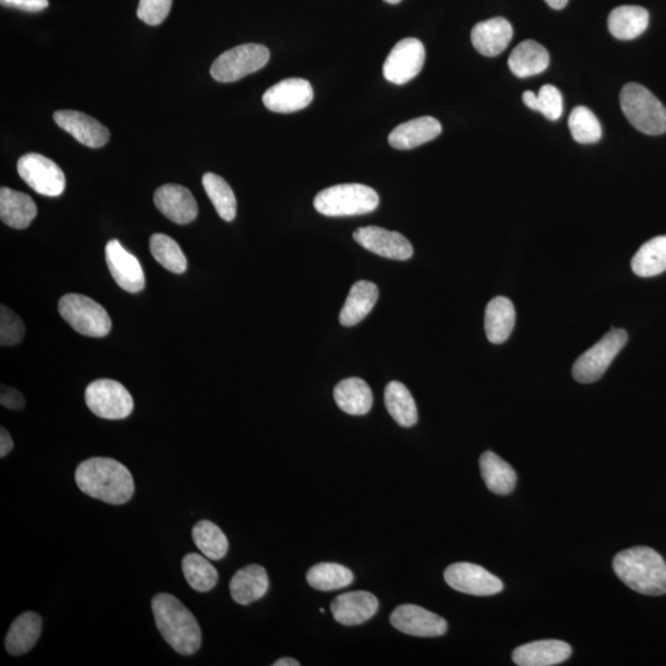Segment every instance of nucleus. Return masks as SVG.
Masks as SVG:
<instances>
[{"instance_id": "nucleus-1", "label": "nucleus", "mask_w": 666, "mask_h": 666, "mask_svg": "<svg viewBox=\"0 0 666 666\" xmlns=\"http://www.w3.org/2000/svg\"><path fill=\"white\" fill-rule=\"evenodd\" d=\"M78 488L91 498L111 505H123L135 493L130 470L115 459L95 457L78 465Z\"/></svg>"}, {"instance_id": "nucleus-2", "label": "nucleus", "mask_w": 666, "mask_h": 666, "mask_svg": "<svg viewBox=\"0 0 666 666\" xmlns=\"http://www.w3.org/2000/svg\"><path fill=\"white\" fill-rule=\"evenodd\" d=\"M151 606L158 631L169 646L182 655L197 653L203 636L193 613L177 597L165 592L153 597Z\"/></svg>"}, {"instance_id": "nucleus-3", "label": "nucleus", "mask_w": 666, "mask_h": 666, "mask_svg": "<svg viewBox=\"0 0 666 666\" xmlns=\"http://www.w3.org/2000/svg\"><path fill=\"white\" fill-rule=\"evenodd\" d=\"M613 570L628 588L639 594H666V562L662 555L649 547H634L618 553Z\"/></svg>"}, {"instance_id": "nucleus-4", "label": "nucleus", "mask_w": 666, "mask_h": 666, "mask_svg": "<svg viewBox=\"0 0 666 666\" xmlns=\"http://www.w3.org/2000/svg\"><path fill=\"white\" fill-rule=\"evenodd\" d=\"M317 213L331 218L373 213L379 206V195L364 184H338L316 195Z\"/></svg>"}, {"instance_id": "nucleus-5", "label": "nucleus", "mask_w": 666, "mask_h": 666, "mask_svg": "<svg viewBox=\"0 0 666 666\" xmlns=\"http://www.w3.org/2000/svg\"><path fill=\"white\" fill-rule=\"evenodd\" d=\"M621 108L629 123L646 135L666 132V108L663 103L638 83H628L621 92Z\"/></svg>"}, {"instance_id": "nucleus-6", "label": "nucleus", "mask_w": 666, "mask_h": 666, "mask_svg": "<svg viewBox=\"0 0 666 666\" xmlns=\"http://www.w3.org/2000/svg\"><path fill=\"white\" fill-rule=\"evenodd\" d=\"M58 311L63 320L83 336L104 337L111 330V319L107 310L86 295H63L58 303Z\"/></svg>"}, {"instance_id": "nucleus-7", "label": "nucleus", "mask_w": 666, "mask_h": 666, "mask_svg": "<svg viewBox=\"0 0 666 666\" xmlns=\"http://www.w3.org/2000/svg\"><path fill=\"white\" fill-rule=\"evenodd\" d=\"M271 52L266 46L245 44L221 54L210 68L211 77L220 83L240 81L248 74L262 70L267 65Z\"/></svg>"}, {"instance_id": "nucleus-8", "label": "nucleus", "mask_w": 666, "mask_h": 666, "mask_svg": "<svg viewBox=\"0 0 666 666\" xmlns=\"http://www.w3.org/2000/svg\"><path fill=\"white\" fill-rule=\"evenodd\" d=\"M628 335L625 330L612 329L594 347L576 359L573 375L579 383L589 384L604 377L613 359L626 346Z\"/></svg>"}, {"instance_id": "nucleus-9", "label": "nucleus", "mask_w": 666, "mask_h": 666, "mask_svg": "<svg viewBox=\"0 0 666 666\" xmlns=\"http://www.w3.org/2000/svg\"><path fill=\"white\" fill-rule=\"evenodd\" d=\"M86 403L95 416L105 420H123L134 411V399L129 390L111 379H98L89 384Z\"/></svg>"}, {"instance_id": "nucleus-10", "label": "nucleus", "mask_w": 666, "mask_h": 666, "mask_svg": "<svg viewBox=\"0 0 666 666\" xmlns=\"http://www.w3.org/2000/svg\"><path fill=\"white\" fill-rule=\"evenodd\" d=\"M21 179L37 194L45 197H60L66 189V177L57 163L40 153H26L18 161Z\"/></svg>"}, {"instance_id": "nucleus-11", "label": "nucleus", "mask_w": 666, "mask_h": 666, "mask_svg": "<svg viewBox=\"0 0 666 666\" xmlns=\"http://www.w3.org/2000/svg\"><path fill=\"white\" fill-rule=\"evenodd\" d=\"M425 46L414 37L401 40L385 60L383 73L388 82L403 86L412 81L424 68Z\"/></svg>"}, {"instance_id": "nucleus-12", "label": "nucleus", "mask_w": 666, "mask_h": 666, "mask_svg": "<svg viewBox=\"0 0 666 666\" xmlns=\"http://www.w3.org/2000/svg\"><path fill=\"white\" fill-rule=\"evenodd\" d=\"M452 589L474 596H491L504 590V584L493 573L473 563H454L444 572Z\"/></svg>"}, {"instance_id": "nucleus-13", "label": "nucleus", "mask_w": 666, "mask_h": 666, "mask_svg": "<svg viewBox=\"0 0 666 666\" xmlns=\"http://www.w3.org/2000/svg\"><path fill=\"white\" fill-rule=\"evenodd\" d=\"M353 239L374 255L395 261H407L414 255V247L405 236L383 227H361L354 231Z\"/></svg>"}, {"instance_id": "nucleus-14", "label": "nucleus", "mask_w": 666, "mask_h": 666, "mask_svg": "<svg viewBox=\"0 0 666 666\" xmlns=\"http://www.w3.org/2000/svg\"><path fill=\"white\" fill-rule=\"evenodd\" d=\"M262 99L274 113L290 114L309 107L314 100V89L306 79L289 78L274 84Z\"/></svg>"}, {"instance_id": "nucleus-15", "label": "nucleus", "mask_w": 666, "mask_h": 666, "mask_svg": "<svg viewBox=\"0 0 666 666\" xmlns=\"http://www.w3.org/2000/svg\"><path fill=\"white\" fill-rule=\"evenodd\" d=\"M105 259L111 277L125 292L136 294L145 288V273L139 259L126 251L118 240H111L105 247Z\"/></svg>"}, {"instance_id": "nucleus-16", "label": "nucleus", "mask_w": 666, "mask_h": 666, "mask_svg": "<svg viewBox=\"0 0 666 666\" xmlns=\"http://www.w3.org/2000/svg\"><path fill=\"white\" fill-rule=\"evenodd\" d=\"M391 625L410 636L433 638L446 634L447 621L424 607L401 605L390 616Z\"/></svg>"}, {"instance_id": "nucleus-17", "label": "nucleus", "mask_w": 666, "mask_h": 666, "mask_svg": "<svg viewBox=\"0 0 666 666\" xmlns=\"http://www.w3.org/2000/svg\"><path fill=\"white\" fill-rule=\"evenodd\" d=\"M155 204L167 219L178 225H187L197 219V200L188 188L178 184H166L155 193Z\"/></svg>"}, {"instance_id": "nucleus-18", "label": "nucleus", "mask_w": 666, "mask_h": 666, "mask_svg": "<svg viewBox=\"0 0 666 666\" xmlns=\"http://www.w3.org/2000/svg\"><path fill=\"white\" fill-rule=\"evenodd\" d=\"M55 123L68 132L79 144L99 148L108 144L110 132L98 120L76 110H60L54 114Z\"/></svg>"}, {"instance_id": "nucleus-19", "label": "nucleus", "mask_w": 666, "mask_h": 666, "mask_svg": "<svg viewBox=\"0 0 666 666\" xmlns=\"http://www.w3.org/2000/svg\"><path fill=\"white\" fill-rule=\"evenodd\" d=\"M332 616L343 626H358L372 618L379 609L377 596L368 591H351L337 596L330 606Z\"/></svg>"}, {"instance_id": "nucleus-20", "label": "nucleus", "mask_w": 666, "mask_h": 666, "mask_svg": "<svg viewBox=\"0 0 666 666\" xmlns=\"http://www.w3.org/2000/svg\"><path fill=\"white\" fill-rule=\"evenodd\" d=\"M572 653L573 649L567 642L546 639L516 648L512 659L520 666H553L564 663Z\"/></svg>"}, {"instance_id": "nucleus-21", "label": "nucleus", "mask_w": 666, "mask_h": 666, "mask_svg": "<svg viewBox=\"0 0 666 666\" xmlns=\"http://www.w3.org/2000/svg\"><path fill=\"white\" fill-rule=\"evenodd\" d=\"M514 37V29L509 20L493 18L481 21L472 30L475 50L486 57H495L506 50Z\"/></svg>"}, {"instance_id": "nucleus-22", "label": "nucleus", "mask_w": 666, "mask_h": 666, "mask_svg": "<svg viewBox=\"0 0 666 666\" xmlns=\"http://www.w3.org/2000/svg\"><path fill=\"white\" fill-rule=\"evenodd\" d=\"M441 132L440 121L432 116H422V118L406 121V123L396 126L390 132L389 144L396 150H412V148L435 140L441 135Z\"/></svg>"}, {"instance_id": "nucleus-23", "label": "nucleus", "mask_w": 666, "mask_h": 666, "mask_svg": "<svg viewBox=\"0 0 666 666\" xmlns=\"http://www.w3.org/2000/svg\"><path fill=\"white\" fill-rule=\"evenodd\" d=\"M268 589L269 578L266 569L257 564L240 569L230 583L232 600L243 606L261 600Z\"/></svg>"}, {"instance_id": "nucleus-24", "label": "nucleus", "mask_w": 666, "mask_h": 666, "mask_svg": "<svg viewBox=\"0 0 666 666\" xmlns=\"http://www.w3.org/2000/svg\"><path fill=\"white\" fill-rule=\"evenodd\" d=\"M37 215V206L28 194L3 187L0 189V219L13 229L29 227Z\"/></svg>"}, {"instance_id": "nucleus-25", "label": "nucleus", "mask_w": 666, "mask_h": 666, "mask_svg": "<svg viewBox=\"0 0 666 666\" xmlns=\"http://www.w3.org/2000/svg\"><path fill=\"white\" fill-rule=\"evenodd\" d=\"M378 298L379 289L374 283L368 282V280H359L354 283L341 310V324L346 327L359 324L374 309Z\"/></svg>"}, {"instance_id": "nucleus-26", "label": "nucleus", "mask_w": 666, "mask_h": 666, "mask_svg": "<svg viewBox=\"0 0 666 666\" xmlns=\"http://www.w3.org/2000/svg\"><path fill=\"white\" fill-rule=\"evenodd\" d=\"M516 321L515 306L505 296L490 301L485 311V332L491 343L501 345L509 340Z\"/></svg>"}, {"instance_id": "nucleus-27", "label": "nucleus", "mask_w": 666, "mask_h": 666, "mask_svg": "<svg viewBox=\"0 0 666 666\" xmlns=\"http://www.w3.org/2000/svg\"><path fill=\"white\" fill-rule=\"evenodd\" d=\"M333 398L348 415H367L373 407V393L369 385L359 378H348L336 385Z\"/></svg>"}, {"instance_id": "nucleus-28", "label": "nucleus", "mask_w": 666, "mask_h": 666, "mask_svg": "<svg viewBox=\"0 0 666 666\" xmlns=\"http://www.w3.org/2000/svg\"><path fill=\"white\" fill-rule=\"evenodd\" d=\"M42 632V620L35 612H24L10 626L5 648L10 655L19 657L35 647Z\"/></svg>"}, {"instance_id": "nucleus-29", "label": "nucleus", "mask_w": 666, "mask_h": 666, "mask_svg": "<svg viewBox=\"0 0 666 666\" xmlns=\"http://www.w3.org/2000/svg\"><path fill=\"white\" fill-rule=\"evenodd\" d=\"M481 478L496 495H509L514 491L517 474L511 465L494 452H485L480 457Z\"/></svg>"}, {"instance_id": "nucleus-30", "label": "nucleus", "mask_w": 666, "mask_h": 666, "mask_svg": "<svg viewBox=\"0 0 666 666\" xmlns=\"http://www.w3.org/2000/svg\"><path fill=\"white\" fill-rule=\"evenodd\" d=\"M549 54L541 44L527 40L518 44L509 57V67L518 78L536 76L547 70Z\"/></svg>"}, {"instance_id": "nucleus-31", "label": "nucleus", "mask_w": 666, "mask_h": 666, "mask_svg": "<svg viewBox=\"0 0 666 666\" xmlns=\"http://www.w3.org/2000/svg\"><path fill=\"white\" fill-rule=\"evenodd\" d=\"M648 25V10L637 5H622L613 9L609 17L610 33L618 40L637 39L647 30Z\"/></svg>"}, {"instance_id": "nucleus-32", "label": "nucleus", "mask_w": 666, "mask_h": 666, "mask_svg": "<svg viewBox=\"0 0 666 666\" xmlns=\"http://www.w3.org/2000/svg\"><path fill=\"white\" fill-rule=\"evenodd\" d=\"M385 407L396 424L412 427L419 420V412L414 398L403 383L391 382L385 388Z\"/></svg>"}, {"instance_id": "nucleus-33", "label": "nucleus", "mask_w": 666, "mask_h": 666, "mask_svg": "<svg viewBox=\"0 0 666 666\" xmlns=\"http://www.w3.org/2000/svg\"><path fill=\"white\" fill-rule=\"evenodd\" d=\"M633 272L650 278L666 271V235L654 237L639 248L632 259Z\"/></svg>"}, {"instance_id": "nucleus-34", "label": "nucleus", "mask_w": 666, "mask_h": 666, "mask_svg": "<svg viewBox=\"0 0 666 666\" xmlns=\"http://www.w3.org/2000/svg\"><path fill=\"white\" fill-rule=\"evenodd\" d=\"M306 580L311 588L327 592L347 588L353 583L354 575L341 564L320 563L309 570Z\"/></svg>"}, {"instance_id": "nucleus-35", "label": "nucleus", "mask_w": 666, "mask_h": 666, "mask_svg": "<svg viewBox=\"0 0 666 666\" xmlns=\"http://www.w3.org/2000/svg\"><path fill=\"white\" fill-rule=\"evenodd\" d=\"M203 187L220 218L227 222L234 221L237 213V200L229 183L218 174L205 173Z\"/></svg>"}, {"instance_id": "nucleus-36", "label": "nucleus", "mask_w": 666, "mask_h": 666, "mask_svg": "<svg viewBox=\"0 0 666 666\" xmlns=\"http://www.w3.org/2000/svg\"><path fill=\"white\" fill-rule=\"evenodd\" d=\"M182 570L190 588L198 592H208L215 588L219 574L208 558L197 553L185 555Z\"/></svg>"}, {"instance_id": "nucleus-37", "label": "nucleus", "mask_w": 666, "mask_h": 666, "mask_svg": "<svg viewBox=\"0 0 666 666\" xmlns=\"http://www.w3.org/2000/svg\"><path fill=\"white\" fill-rule=\"evenodd\" d=\"M192 537L195 546L210 560H221L229 551V539L213 522H198L193 528Z\"/></svg>"}, {"instance_id": "nucleus-38", "label": "nucleus", "mask_w": 666, "mask_h": 666, "mask_svg": "<svg viewBox=\"0 0 666 666\" xmlns=\"http://www.w3.org/2000/svg\"><path fill=\"white\" fill-rule=\"evenodd\" d=\"M150 250L153 258L167 271L183 274L187 271V258L178 243L167 235L155 234L151 236Z\"/></svg>"}, {"instance_id": "nucleus-39", "label": "nucleus", "mask_w": 666, "mask_h": 666, "mask_svg": "<svg viewBox=\"0 0 666 666\" xmlns=\"http://www.w3.org/2000/svg\"><path fill=\"white\" fill-rule=\"evenodd\" d=\"M569 129L579 144H595L602 137L599 119L589 108L576 107L569 116Z\"/></svg>"}, {"instance_id": "nucleus-40", "label": "nucleus", "mask_w": 666, "mask_h": 666, "mask_svg": "<svg viewBox=\"0 0 666 666\" xmlns=\"http://www.w3.org/2000/svg\"><path fill=\"white\" fill-rule=\"evenodd\" d=\"M24 337L23 320L7 306H0V345L3 347L19 345Z\"/></svg>"}, {"instance_id": "nucleus-41", "label": "nucleus", "mask_w": 666, "mask_h": 666, "mask_svg": "<svg viewBox=\"0 0 666 666\" xmlns=\"http://www.w3.org/2000/svg\"><path fill=\"white\" fill-rule=\"evenodd\" d=\"M538 110L548 120L557 121L563 114V97L557 87L546 84L539 89Z\"/></svg>"}, {"instance_id": "nucleus-42", "label": "nucleus", "mask_w": 666, "mask_h": 666, "mask_svg": "<svg viewBox=\"0 0 666 666\" xmlns=\"http://www.w3.org/2000/svg\"><path fill=\"white\" fill-rule=\"evenodd\" d=\"M173 0H140L137 17L147 25H160L168 17Z\"/></svg>"}, {"instance_id": "nucleus-43", "label": "nucleus", "mask_w": 666, "mask_h": 666, "mask_svg": "<svg viewBox=\"0 0 666 666\" xmlns=\"http://www.w3.org/2000/svg\"><path fill=\"white\" fill-rule=\"evenodd\" d=\"M3 7L23 10L28 13H39L49 7V0H0Z\"/></svg>"}, {"instance_id": "nucleus-44", "label": "nucleus", "mask_w": 666, "mask_h": 666, "mask_svg": "<svg viewBox=\"0 0 666 666\" xmlns=\"http://www.w3.org/2000/svg\"><path fill=\"white\" fill-rule=\"evenodd\" d=\"M0 403H2L4 407H7V409L21 410L25 406V399L17 389L4 387V385H2Z\"/></svg>"}, {"instance_id": "nucleus-45", "label": "nucleus", "mask_w": 666, "mask_h": 666, "mask_svg": "<svg viewBox=\"0 0 666 666\" xmlns=\"http://www.w3.org/2000/svg\"><path fill=\"white\" fill-rule=\"evenodd\" d=\"M14 442L4 427L0 428V457H7L13 451Z\"/></svg>"}, {"instance_id": "nucleus-46", "label": "nucleus", "mask_w": 666, "mask_h": 666, "mask_svg": "<svg viewBox=\"0 0 666 666\" xmlns=\"http://www.w3.org/2000/svg\"><path fill=\"white\" fill-rule=\"evenodd\" d=\"M523 103L532 110H538V95L531 91H527L522 95Z\"/></svg>"}, {"instance_id": "nucleus-47", "label": "nucleus", "mask_w": 666, "mask_h": 666, "mask_svg": "<svg viewBox=\"0 0 666 666\" xmlns=\"http://www.w3.org/2000/svg\"><path fill=\"white\" fill-rule=\"evenodd\" d=\"M568 2L569 0H546V3L549 5V7L555 10L565 8V5H567Z\"/></svg>"}, {"instance_id": "nucleus-48", "label": "nucleus", "mask_w": 666, "mask_h": 666, "mask_svg": "<svg viewBox=\"0 0 666 666\" xmlns=\"http://www.w3.org/2000/svg\"><path fill=\"white\" fill-rule=\"evenodd\" d=\"M274 666H300L298 660L293 658H283L279 659L278 662L273 664Z\"/></svg>"}, {"instance_id": "nucleus-49", "label": "nucleus", "mask_w": 666, "mask_h": 666, "mask_svg": "<svg viewBox=\"0 0 666 666\" xmlns=\"http://www.w3.org/2000/svg\"><path fill=\"white\" fill-rule=\"evenodd\" d=\"M384 2L388 4H399L401 0H384Z\"/></svg>"}]
</instances>
